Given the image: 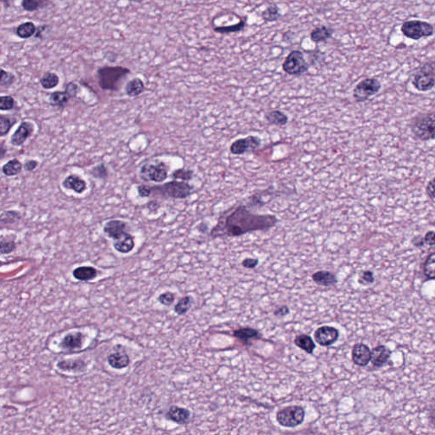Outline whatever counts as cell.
Here are the masks:
<instances>
[{"label":"cell","mask_w":435,"mask_h":435,"mask_svg":"<svg viewBox=\"0 0 435 435\" xmlns=\"http://www.w3.org/2000/svg\"><path fill=\"white\" fill-rule=\"evenodd\" d=\"M166 418L174 422L175 424L186 425L188 424L191 418V412L183 407L177 406H170L166 413Z\"/></svg>","instance_id":"cell-16"},{"label":"cell","mask_w":435,"mask_h":435,"mask_svg":"<svg viewBox=\"0 0 435 435\" xmlns=\"http://www.w3.org/2000/svg\"><path fill=\"white\" fill-rule=\"evenodd\" d=\"M15 107V101L12 96H2L0 97V110L2 111L13 110Z\"/></svg>","instance_id":"cell-44"},{"label":"cell","mask_w":435,"mask_h":435,"mask_svg":"<svg viewBox=\"0 0 435 435\" xmlns=\"http://www.w3.org/2000/svg\"><path fill=\"white\" fill-rule=\"evenodd\" d=\"M261 145V139L257 136H248L235 140L230 145V152L234 155H241L252 152Z\"/></svg>","instance_id":"cell-10"},{"label":"cell","mask_w":435,"mask_h":435,"mask_svg":"<svg viewBox=\"0 0 435 435\" xmlns=\"http://www.w3.org/2000/svg\"><path fill=\"white\" fill-rule=\"evenodd\" d=\"M108 362L110 367L116 370H122L129 366L130 358L125 352H115L108 355Z\"/></svg>","instance_id":"cell-21"},{"label":"cell","mask_w":435,"mask_h":435,"mask_svg":"<svg viewBox=\"0 0 435 435\" xmlns=\"http://www.w3.org/2000/svg\"><path fill=\"white\" fill-rule=\"evenodd\" d=\"M37 32V27L32 21H26L24 23L20 24L15 30L16 35L20 38L26 39L34 36Z\"/></svg>","instance_id":"cell-30"},{"label":"cell","mask_w":435,"mask_h":435,"mask_svg":"<svg viewBox=\"0 0 435 435\" xmlns=\"http://www.w3.org/2000/svg\"><path fill=\"white\" fill-rule=\"evenodd\" d=\"M157 300L159 302L161 305L164 306H170L174 304L175 300V296L171 292H165V293L160 294L159 297L157 298Z\"/></svg>","instance_id":"cell-45"},{"label":"cell","mask_w":435,"mask_h":435,"mask_svg":"<svg viewBox=\"0 0 435 435\" xmlns=\"http://www.w3.org/2000/svg\"><path fill=\"white\" fill-rule=\"evenodd\" d=\"M128 1H130V2H134V3H140V2H143L144 0H128Z\"/></svg>","instance_id":"cell-58"},{"label":"cell","mask_w":435,"mask_h":435,"mask_svg":"<svg viewBox=\"0 0 435 435\" xmlns=\"http://www.w3.org/2000/svg\"><path fill=\"white\" fill-rule=\"evenodd\" d=\"M294 343L299 348L307 352L308 354H312L316 348V344H315L311 336L305 335V334H302V335L297 336L294 340Z\"/></svg>","instance_id":"cell-29"},{"label":"cell","mask_w":435,"mask_h":435,"mask_svg":"<svg viewBox=\"0 0 435 435\" xmlns=\"http://www.w3.org/2000/svg\"><path fill=\"white\" fill-rule=\"evenodd\" d=\"M128 223L122 219H111L105 223L103 231L108 237L116 240L128 233Z\"/></svg>","instance_id":"cell-12"},{"label":"cell","mask_w":435,"mask_h":435,"mask_svg":"<svg viewBox=\"0 0 435 435\" xmlns=\"http://www.w3.org/2000/svg\"><path fill=\"white\" fill-rule=\"evenodd\" d=\"M280 17H281V14L279 11L278 7L276 5L270 6L264 11L262 12V18L265 21L272 22L278 20Z\"/></svg>","instance_id":"cell-38"},{"label":"cell","mask_w":435,"mask_h":435,"mask_svg":"<svg viewBox=\"0 0 435 435\" xmlns=\"http://www.w3.org/2000/svg\"><path fill=\"white\" fill-rule=\"evenodd\" d=\"M61 186L66 190L73 191L77 194H83L88 188L86 181L76 174H70L65 178Z\"/></svg>","instance_id":"cell-17"},{"label":"cell","mask_w":435,"mask_h":435,"mask_svg":"<svg viewBox=\"0 0 435 435\" xmlns=\"http://www.w3.org/2000/svg\"><path fill=\"white\" fill-rule=\"evenodd\" d=\"M0 155H1V159H3V157H4V155H5V148H4V145L3 144H1V146H0Z\"/></svg>","instance_id":"cell-57"},{"label":"cell","mask_w":435,"mask_h":435,"mask_svg":"<svg viewBox=\"0 0 435 435\" xmlns=\"http://www.w3.org/2000/svg\"><path fill=\"white\" fill-rule=\"evenodd\" d=\"M65 91L68 94V96H69L71 98H74V97L78 96V94H79V85L76 84V83H74V82H70V83H68V84H67Z\"/></svg>","instance_id":"cell-49"},{"label":"cell","mask_w":435,"mask_h":435,"mask_svg":"<svg viewBox=\"0 0 435 435\" xmlns=\"http://www.w3.org/2000/svg\"><path fill=\"white\" fill-rule=\"evenodd\" d=\"M245 26H246V21L241 20L237 24H235V25H230V26H217V27H215V31L216 32L222 33V34L230 33V32H237L243 29Z\"/></svg>","instance_id":"cell-39"},{"label":"cell","mask_w":435,"mask_h":435,"mask_svg":"<svg viewBox=\"0 0 435 435\" xmlns=\"http://www.w3.org/2000/svg\"><path fill=\"white\" fill-rule=\"evenodd\" d=\"M258 263V260L257 258H246V259H244L243 261H242V265L245 268L252 269V268L257 266Z\"/></svg>","instance_id":"cell-52"},{"label":"cell","mask_w":435,"mask_h":435,"mask_svg":"<svg viewBox=\"0 0 435 435\" xmlns=\"http://www.w3.org/2000/svg\"><path fill=\"white\" fill-rule=\"evenodd\" d=\"M147 208H148L150 212L156 213L157 212V210L159 209L160 204L157 203V201H152V202L148 203V204H147Z\"/></svg>","instance_id":"cell-55"},{"label":"cell","mask_w":435,"mask_h":435,"mask_svg":"<svg viewBox=\"0 0 435 435\" xmlns=\"http://www.w3.org/2000/svg\"><path fill=\"white\" fill-rule=\"evenodd\" d=\"M411 129L416 138L424 141L435 138V112L419 114L412 119Z\"/></svg>","instance_id":"cell-3"},{"label":"cell","mask_w":435,"mask_h":435,"mask_svg":"<svg viewBox=\"0 0 435 435\" xmlns=\"http://www.w3.org/2000/svg\"><path fill=\"white\" fill-rule=\"evenodd\" d=\"M23 168V164L17 158L9 160L2 166V173L7 177H13L20 174Z\"/></svg>","instance_id":"cell-25"},{"label":"cell","mask_w":435,"mask_h":435,"mask_svg":"<svg viewBox=\"0 0 435 435\" xmlns=\"http://www.w3.org/2000/svg\"><path fill=\"white\" fill-rule=\"evenodd\" d=\"M277 223L278 219L275 215H256L250 212L247 207L240 205L221 215L211 230V236H240L252 231L268 230Z\"/></svg>","instance_id":"cell-1"},{"label":"cell","mask_w":435,"mask_h":435,"mask_svg":"<svg viewBox=\"0 0 435 435\" xmlns=\"http://www.w3.org/2000/svg\"><path fill=\"white\" fill-rule=\"evenodd\" d=\"M282 69L289 75H301L309 69V64L305 60L303 53L299 50H293L287 55Z\"/></svg>","instance_id":"cell-9"},{"label":"cell","mask_w":435,"mask_h":435,"mask_svg":"<svg viewBox=\"0 0 435 435\" xmlns=\"http://www.w3.org/2000/svg\"><path fill=\"white\" fill-rule=\"evenodd\" d=\"M34 129L35 126L32 122L22 121L14 132V134H12L9 142L13 146H21L32 136Z\"/></svg>","instance_id":"cell-11"},{"label":"cell","mask_w":435,"mask_h":435,"mask_svg":"<svg viewBox=\"0 0 435 435\" xmlns=\"http://www.w3.org/2000/svg\"><path fill=\"white\" fill-rule=\"evenodd\" d=\"M172 179L174 180H183V181H189L193 177V172L192 170H186L184 168H180L174 170L171 174Z\"/></svg>","instance_id":"cell-42"},{"label":"cell","mask_w":435,"mask_h":435,"mask_svg":"<svg viewBox=\"0 0 435 435\" xmlns=\"http://www.w3.org/2000/svg\"><path fill=\"white\" fill-rule=\"evenodd\" d=\"M339 332L332 326H322L315 331V339L320 345L330 346L338 339Z\"/></svg>","instance_id":"cell-13"},{"label":"cell","mask_w":435,"mask_h":435,"mask_svg":"<svg viewBox=\"0 0 435 435\" xmlns=\"http://www.w3.org/2000/svg\"><path fill=\"white\" fill-rule=\"evenodd\" d=\"M85 336L79 331L67 334L60 342V348L66 351H76L84 346Z\"/></svg>","instance_id":"cell-14"},{"label":"cell","mask_w":435,"mask_h":435,"mask_svg":"<svg viewBox=\"0 0 435 435\" xmlns=\"http://www.w3.org/2000/svg\"><path fill=\"white\" fill-rule=\"evenodd\" d=\"M15 247H16V243H15V241L14 240L4 239L3 237L1 238V241H0V252H1L2 255L11 253L15 249Z\"/></svg>","instance_id":"cell-41"},{"label":"cell","mask_w":435,"mask_h":435,"mask_svg":"<svg viewBox=\"0 0 435 435\" xmlns=\"http://www.w3.org/2000/svg\"><path fill=\"white\" fill-rule=\"evenodd\" d=\"M98 270L92 266H80L73 271V276L80 282H89L98 276Z\"/></svg>","instance_id":"cell-22"},{"label":"cell","mask_w":435,"mask_h":435,"mask_svg":"<svg viewBox=\"0 0 435 435\" xmlns=\"http://www.w3.org/2000/svg\"><path fill=\"white\" fill-rule=\"evenodd\" d=\"M129 73L130 70L120 66L101 67L97 71L100 88L108 91H118L122 82Z\"/></svg>","instance_id":"cell-2"},{"label":"cell","mask_w":435,"mask_h":435,"mask_svg":"<svg viewBox=\"0 0 435 435\" xmlns=\"http://www.w3.org/2000/svg\"><path fill=\"white\" fill-rule=\"evenodd\" d=\"M258 331L252 328H241L234 331V336L242 340L250 339L258 336Z\"/></svg>","instance_id":"cell-40"},{"label":"cell","mask_w":435,"mask_h":435,"mask_svg":"<svg viewBox=\"0 0 435 435\" xmlns=\"http://www.w3.org/2000/svg\"><path fill=\"white\" fill-rule=\"evenodd\" d=\"M193 187L186 181L173 180L161 186H152V193L164 198L186 199L192 195Z\"/></svg>","instance_id":"cell-4"},{"label":"cell","mask_w":435,"mask_h":435,"mask_svg":"<svg viewBox=\"0 0 435 435\" xmlns=\"http://www.w3.org/2000/svg\"><path fill=\"white\" fill-rule=\"evenodd\" d=\"M71 97L66 91H55L50 94L49 102L53 108H64L65 106L68 103Z\"/></svg>","instance_id":"cell-27"},{"label":"cell","mask_w":435,"mask_h":435,"mask_svg":"<svg viewBox=\"0 0 435 435\" xmlns=\"http://www.w3.org/2000/svg\"><path fill=\"white\" fill-rule=\"evenodd\" d=\"M391 351L384 345H378L371 350V361L376 367H382L388 362Z\"/></svg>","instance_id":"cell-18"},{"label":"cell","mask_w":435,"mask_h":435,"mask_svg":"<svg viewBox=\"0 0 435 435\" xmlns=\"http://www.w3.org/2000/svg\"><path fill=\"white\" fill-rule=\"evenodd\" d=\"M145 84L142 79L134 78L128 82L125 86V93L129 97H137L145 91Z\"/></svg>","instance_id":"cell-23"},{"label":"cell","mask_w":435,"mask_h":435,"mask_svg":"<svg viewBox=\"0 0 435 435\" xmlns=\"http://www.w3.org/2000/svg\"><path fill=\"white\" fill-rule=\"evenodd\" d=\"M424 276L430 280H435V252L426 258L424 264Z\"/></svg>","instance_id":"cell-34"},{"label":"cell","mask_w":435,"mask_h":435,"mask_svg":"<svg viewBox=\"0 0 435 435\" xmlns=\"http://www.w3.org/2000/svg\"><path fill=\"white\" fill-rule=\"evenodd\" d=\"M90 174L92 177L98 180H106L108 177V168L105 163H99L94 166L90 170Z\"/></svg>","instance_id":"cell-36"},{"label":"cell","mask_w":435,"mask_h":435,"mask_svg":"<svg viewBox=\"0 0 435 435\" xmlns=\"http://www.w3.org/2000/svg\"><path fill=\"white\" fill-rule=\"evenodd\" d=\"M265 119L271 124L284 126L288 122V116L281 110H271L265 114Z\"/></svg>","instance_id":"cell-31"},{"label":"cell","mask_w":435,"mask_h":435,"mask_svg":"<svg viewBox=\"0 0 435 435\" xmlns=\"http://www.w3.org/2000/svg\"><path fill=\"white\" fill-rule=\"evenodd\" d=\"M371 350L364 343H356L352 349V360L356 366H366L371 361Z\"/></svg>","instance_id":"cell-15"},{"label":"cell","mask_w":435,"mask_h":435,"mask_svg":"<svg viewBox=\"0 0 435 435\" xmlns=\"http://www.w3.org/2000/svg\"><path fill=\"white\" fill-rule=\"evenodd\" d=\"M56 366L61 371L73 372H83L87 369V364L82 359L61 360L56 364Z\"/></svg>","instance_id":"cell-20"},{"label":"cell","mask_w":435,"mask_h":435,"mask_svg":"<svg viewBox=\"0 0 435 435\" xmlns=\"http://www.w3.org/2000/svg\"><path fill=\"white\" fill-rule=\"evenodd\" d=\"M38 166V161L36 160H28L23 164V168L27 172H32L35 170Z\"/></svg>","instance_id":"cell-50"},{"label":"cell","mask_w":435,"mask_h":435,"mask_svg":"<svg viewBox=\"0 0 435 435\" xmlns=\"http://www.w3.org/2000/svg\"><path fill=\"white\" fill-rule=\"evenodd\" d=\"M427 193L430 198L435 199V179L431 180L427 186Z\"/></svg>","instance_id":"cell-54"},{"label":"cell","mask_w":435,"mask_h":435,"mask_svg":"<svg viewBox=\"0 0 435 435\" xmlns=\"http://www.w3.org/2000/svg\"><path fill=\"white\" fill-rule=\"evenodd\" d=\"M424 243L429 246H435V231H429L424 238Z\"/></svg>","instance_id":"cell-51"},{"label":"cell","mask_w":435,"mask_h":435,"mask_svg":"<svg viewBox=\"0 0 435 435\" xmlns=\"http://www.w3.org/2000/svg\"><path fill=\"white\" fill-rule=\"evenodd\" d=\"M135 242L134 236L130 233H126L121 237L114 240L113 247L116 252L127 254L134 250Z\"/></svg>","instance_id":"cell-19"},{"label":"cell","mask_w":435,"mask_h":435,"mask_svg":"<svg viewBox=\"0 0 435 435\" xmlns=\"http://www.w3.org/2000/svg\"><path fill=\"white\" fill-rule=\"evenodd\" d=\"M139 177L146 182L162 183L168 179V165L159 159L150 160L141 166Z\"/></svg>","instance_id":"cell-5"},{"label":"cell","mask_w":435,"mask_h":435,"mask_svg":"<svg viewBox=\"0 0 435 435\" xmlns=\"http://www.w3.org/2000/svg\"><path fill=\"white\" fill-rule=\"evenodd\" d=\"M401 31L406 38L418 41L421 38L433 36L435 33V26L424 20H411L402 24Z\"/></svg>","instance_id":"cell-6"},{"label":"cell","mask_w":435,"mask_h":435,"mask_svg":"<svg viewBox=\"0 0 435 435\" xmlns=\"http://www.w3.org/2000/svg\"><path fill=\"white\" fill-rule=\"evenodd\" d=\"M288 313H289V310L287 306H282V308L279 309L278 311H275V315L277 317H284Z\"/></svg>","instance_id":"cell-56"},{"label":"cell","mask_w":435,"mask_h":435,"mask_svg":"<svg viewBox=\"0 0 435 435\" xmlns=\"http://www.w3.org/2000/svg\"><path fill=\"white\" fill-rule=\"evenodd\" d=\"M305 417V410L302 406H292L279 411L276 414V420L282 426L294 428L303 424Z\"/></svg>","instance_id":"cell-7"},{"label":"cell","mask_w":435,"mask_h":435,"mask_svg":"<svg viewBox=\"0 0 435 435\" xmlns=\"http://www.w3.org/2000/svg\"><path fill=\"white\" fill-rule=\"evenodd\" d=\"M314 282L321 286H326V287H330L336 284V276H334L333 274L329 271H318L315 273L312 276Z\"/></svg>","instance_id":"cell-24"},{"label":"cell","mask_w":435,"mask_h":435,"mask_svg":"<svg viewBox=\"0 0 435 435\" xmlns=\"http://www.w3.org/2000/svg\"><path fill=\"white\" fill-rule=\"evenodd\" d=\"M18 122L17 117L9 115H0V136L4 137L9 134L14 125Z\"/></svg>","instance_id":"cell-28"},{"label":"cell","mask_w":435,"mask_h":435,"mask_svg":"<svg viewBox=\"0 0 435 435\" xmlns=\"http://www.w3.org/2000/svg\"><path fill=\"white\" fill-rule=\"evenodd\" d=\"M418 69L423 71L424 73H428L431 76L435 81V60L434 61H427L424 64L422 65Z\"/></svg>","instance_id":"cell-46"},{"label":"cell","mask_w":435,"mask_h":435,"mask_svg":"<svg viewBox=\"0 0 435 435\" xmlns=\"http://www.w3.org/2000/svg\"><path fill=\"white\" fill-rule=\"evenodd\" d=\"M60 84V78L57 74L50 72L44 73L40 79V84L44 90H52Z\"/></svg>","instance_id":"cell-33"},{"label":"cell","mask_w":435,"mask_h":435,"mask_svg":"<svg viewBox=\"0 0 435 435\" xmlns=\"http://www.w3.org/2000/svg\"><path fill=\"white\" fill-rule=\"evenodd\" d=\"M51 2L50 0H22L21 6L24 10L28 12L36 11L48 7Z\"/></svg>","instance_id":"cell-32"},{"label":"cell","mask_w":435,"mask_h":435,"mask_svg":"<svg viewBox=\"0 0 435 435\" xmlns=\"http://www.w3.org/2000/svg\"><path fill=\"white\" fill-rule=\"evenodd\" d=\"M359 282L363 286L372 284L374 282V275L370 270H366L360 274Z\"/></svg>","instance_id":"cell-47"},{"label":"cell","mask_w":435,"mask_h":435,"mask_svg":"<svg viewBox=\"0 0 435 435\" xmlns=\"http://www.w3.org/2000/svg\"><path fill=\"white\" fill-rule=\"evenodd\" d=\"M15 81V76L13 73L6 72L5 70L1 71V79H0V86L2 88H9Z\"/></svg>","instance_id":"cell-43"},{"label":"cell","mask_w":435,"mask_h":435,"mask_svg":"<svg viewBox=\"0 0 435 435\" xmlns=\"http://www.w3.org/2000/svg\"><path fill=\"white\" fill-rule=\"evenodd\" d=\"M381 83L378 79L368 78L361 80L354 89L353 96L357 102H364L371 96L377 95L380 91Z\"/></svg>","instance_id":"cell-8"},{"label":"cell","mask_w":435,"mask_h":435,"mask_svg":"<svg viewBox=\"0 0 435 435\" xmlns=\"http://www.w3.org/2000/svg\"><path fill=\"white\" fill-rule=\"evenodd\" d=\"M192 297H184V298L180 299V301L178 302L176 305L174 306V311H175V313L179 315V316L185 315V314L190 310L191 305H192Z\"/></svg>","instance_id":"cell-37"},{"label":"cell","mask_w":435,"mask_h":435,"mask_svg":"<svg viewBox=\"0 0 435 435\" xmlns=\"http://www.w3.org/2000/svg\"><path fill=\"white\" fill-rule=\"evenodd\" d=\"M137 192L139 197L142 198H149L152 194V186L147 185H139L137 186Z\"/></svg>","instance_id":"cell-48"},{"label":"cell","mask_w":435,"mask_h":435,"mask_svg":"<svg viewBox=\"0 0 435 435\" xmlns=\"http://www.w3.org/2000/svg\"><path fill=\"white\" fill-rule=\"evenodd\" d=\"M429 419L431 426L435 429V401L431 404L429 411Z\"/></svg>","instance_id":"cell-53"},{"label":"cell","mask_w":435,"mask_h":435,"mask_svg":"<svg viewBox=\"0 0 435 435\" xmlns=\"http://www.w3.org/2000/svg\"><path fill=\"white\" fill-rule=\"evenodd\" d=\"M333 33V30L327 26H318L311 32V39L315 43L325 42L331 38Z\"/></svg>","instance_id":"cell-26"},{"label":"cell","mask_w":435,"mask_h":435,"mask_svg":"<svg viewBox=\"0 0 435 435\" xmlns=\"http://www.w3.org/2000/svg\"><path fill=\"white\" fill-rule=\"evenodd\" d=\"M20 214L15 210H9L2 213L0 218V223L3 226V224H12L20 220Z\"/></svg>","instance_id":"cell-35"}]
</instances>
